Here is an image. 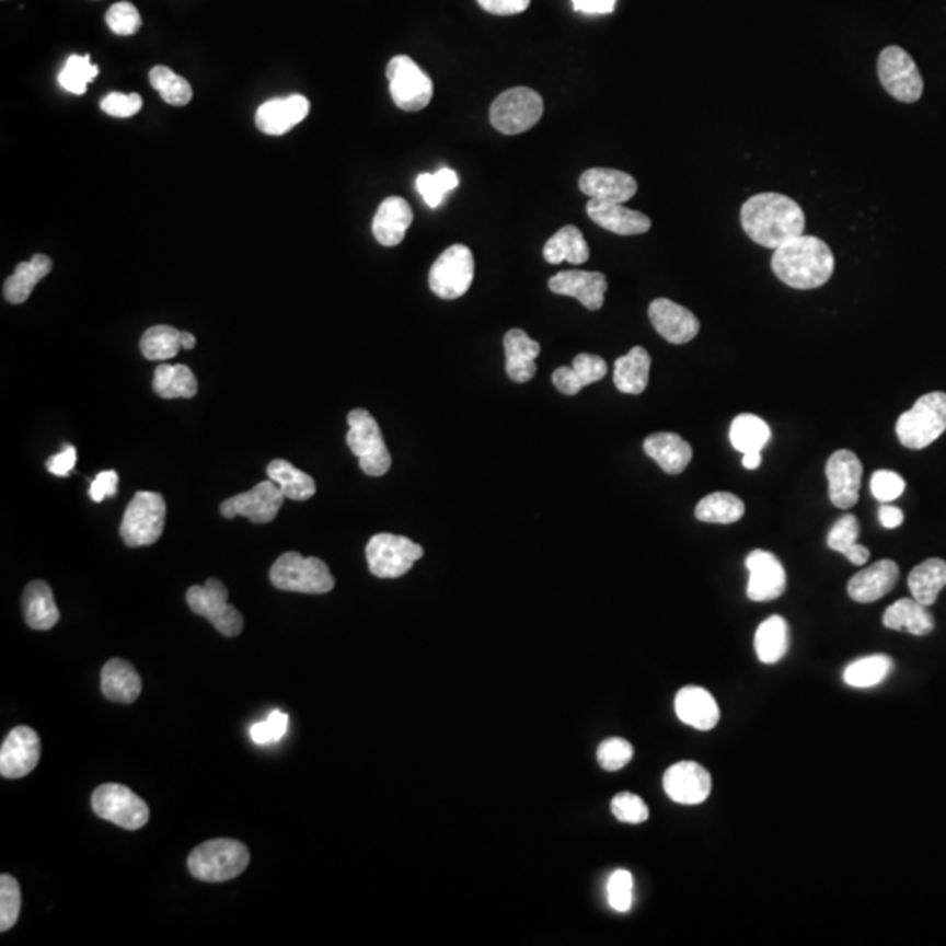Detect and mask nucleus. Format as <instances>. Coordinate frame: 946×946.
I'll return each instance as SVG.
<instances>
[{"instance_id": "1", "label": "nucleus", "mask_w": 946, "mask_h": 946, "mask_svg": "<svg viewBox=\"0 0 946 946\" xmlns=\"http://www.w3.org/2000/svg\"><path fill=\"white\" fill-rule=\"evenodd\" d=\"M741 227L755 244L776 250L805 232V212L782 193H759L741 206Z\"/></svg>"}, {"instance_id": "2", "label": "nucleus", "mask_w": 946, "mask_h": 946, "mask_svg": "<svg viewBox=\"0 0 946 946\" xmlns=\"http://www.w3.org/2000/svg\"><path fill=\"white\" fill-rule=\"evenodd\" d=\"M771 268L791 288H820L832 277L834 254L819 236L803 233L776 247Z\"/></svg>"}, {"instance_id": "3", "label": "nucleus", "mask_w": 946, "mask_h": 946, "mask_svg": "<svg viewBox=\"0 0 946 946\" xmlns=\"http://www.w3.org/2000/svg\"><path fill=\"white\" fill-rule=\"evenodd\" d=\"M250 850L239 840L204 841L188 855V869L197 880L219 884L242 875L250 864Z\"/></svg>"}, {"instance_id": "4", "label": "nucleus", "mask_w": 946, "mask_h": 946, "mask_svg": "<svg viewBox=\"0 0 946 946\" xmlns=\"http://www.w3.org/2000/svg\"><path fill=\"white\" fill-rule=\"evenodd\" d=\"M946 431V393L933 391L899 416L896 435L908 449H925Z\"/></svg>"}, {"instance_id": "5", "label": "nucleus", "mask_w": 946, "mask_h": 946, "mask_svg": "<svg viewBox=\"0 0 946 946\" xmlns=\"http://www.w3.org/2000/svg\"><path fill=\"white\" fill-rule=\"evenodd\" d=\"M270 582L280 591L303 595H326L335 587V578L320 557H303L298 552H285L270 568Z\"/></svg>"}, {"instance_id": "6", "label": "nucleus", "mask_w": 946, "mask_h": 946, "mask_svg": "<svg viewBox=\"0 0 946 946\" xmlns=\"http://www.w3.org/2000/svg\"><path fill=\"white\" fill-rule=\"evenodd\" d=\"M166 505L160 493L139 491L123 516L119 534L128 547H148L158 542L165 528Z\"/></svg>"}, {"instance_id": "7", "label": "nucleus", "mask_w": 946, "mask_h": 946, "mask_svg": "<svg viewBox=\"0 0 946 946\" xmlns=\"http://www.w3.org/2000/svg\"><path fill=\"white\" fill-rule=\"evenodd\" d=\"M347 446L358 458L359 466L370 477H381L391 469V454L382 438L376 417L365 408H355L347 416Z\"/></svg>"}, {"instance_id": "8", "label": "nucleus", "mask_w": 946, "mask_h": 946, "mask_svg": "<svg viewBox=\"0 0 946 946\" xmlns=\"http://www.w3.org/2000/svg\"><path fill=\"white\" fill-rule=\"evenodd\" d=\"M543 116V99L531 88H510L491 104V125L505 136L531 130Z\"/></svg>"}, {"instance_id": "9", "label": "nucleus", "mask_w": 946, "mask_h": 946, "mask_svg": "<svg viewBox=\"0 0 946 946\" xmlns=\"http://www.w3.org/2000/svg\"><path fill=\"white\" fill-rule=\"evenodd\" d=\"M394 105L407 113L425 109L434 99V81L416 61L405 55L391 58L385 69Z\"/></svg>"}, {"instance_id": "10", "label": "nucleus", "mask_w": 946, "mask_h": 946, "mask_svg": "<svg viewBox=\"0 0 946 946\" xmlns=\"http://www.w3.org/2000/svg\"><path fill=\"white\" fill-rule=\"evenodd\" d=\"M186 601L193 612L206 618L221 633L233 638L242 633L244 618L228 603V589L218 578H209L204 586H192L186 592Z\"/></svg>"}, {"instance_id": "11", "label": "nucleus", "mask_w": 946, "mask_h": 946, "mask_svg": "<svg viewBox=\"0 0 946 946\" xmlns=\"http://www.w3.org/2000/svg\"><path fill=\"white\" fill-rule=\"evenodd\" d=\"M475 274L472 251L464 244L447 247L429 268V289L443 300H455L469 291Z\"/></svg>"}, {"instance_id": "12", "label": "nucleus", "mask_w": 946, "mask_h": 946, "mask_svg": "<svg viewBox=\"0 0 946 946\" xmlns=\"http://www.w3.org/2000/svg\"><path fill=\"white\" fill-rule=\"evenodd\" d=\"M423 547L400 534L379 533L367 543L368 568L379 578H399L423 557Z\"/></svg>"}, {"instance_id": "13", "label": "nucleus", "mask_w": 946, "mask_h": 946, "mask_svg": "<svg viewBox=\"0 0 946 946\" xmlns=\"http://www.w3.org/2000/svg\"><path fill=\"white\" fill-rule=\"evenodd\" d=\"M92 808L101 819L137 831L149 820V808L134 791L122 784H102L92 796Z\"/></svg>"}, {"instance_id": "14", "label": "nucleus", "mask_w": 946, "mask_h": 946, "mask_svg": "<svg viewBox=\"0 0 946 946\" xmlns=\"http://www.w3.org/2000/svg\"><path fill=\"white\" fill-rule=\"evenodd\" d=\"M878 78L887 93L904 104L919 101L924 92V79L915 60L899 46H889L880 53Z\"/></svg>"}, {"instance_id": "15", "label": "nucleus", "mask_w": 946, "mask_h": 946, "mask_svg": "<svg viewBox=\"0 0 946 946\" xmlns=\"http://www.w3.org/2000/svg\"><path fill=\"white\" fill-rule=\"evenodd\" d=\"M286 496L274 481L259 482L253 489L224 499L219 512L224 519L242 516L256 524H265L276 519Z\"/></svg>"}, {"instance_id": "16", "label": "nucleus", "mask_w": 946, "mask_h": 946, "mask_svg": "<svg viewBox=\"0 0 946 946\" xmlns=\"http://www.w3.org/2000/svg\"><path fill=\"white\" fill-rule=\"evenodd\" d=\"M826 475L832 505L843 510L854 507L863 484V463L857 454L846 449L834 452L826 464Z\"/></svg>"}, {"instance_id": "17", "label": "nucleus", "mask_w": 946, "mask_h": 946, "mask_svg": "<svg viewBox=\"0 0 946 946\" xmlns=\"http://www.w3.org/2000/svg\"><path fill=\"white\" fill-rule=\"evenodd\" d=\"M39 759V735L28 726L14 727L0 749V775L11 780L23 778L34 771Z\"/></svg>"}, {"instance_id": "18", "label": "nucleus", "mask_w": 946, "mask_h": 946, "mask_svg": "<svg viewBox=\"0 0 946 946\" xmlns=\"http://www.w3.org/2000/svg\"><path fill=\"white\" fill-rule=\"evenodd\" d=\"M665 793L679 805H701L712 793V776L694 761L677 762L662 778Z\"/></svg>"}, {"instance_id": "19", "label": "nucleus", "mask_w": 946, "mask_h": 946, "mask_svg": "<svg viewBox=\"0 0 946 946\" xmlns=\"http://www.w3.org/2000/svg\"><path fill=\"white\" fill-rule=\"evenodd\" d=\"M749 586L747 596L752 601H773L784 595L787 575L775 554L768 551H753L747 557Z\"/></svg>"}, {"instance_id": "20", "label": "nucleus", "mask_w": 946, "mask_h": 946, "mask_svg": "<svg viewBox=\"0 0 946 946\" xmlns=\"http://www.w3.org/2000/svg\"><path fill=\"white\" fill-rule=\"evenodd\" d=\"M648 320L654 330L674 346L688 344L700 333L696 315L668 298H657L648 305Z\"/></svg>"}, {"instance_id": "21", "label": "nucleus", "mask_w": 946, "mask_h": 946, "mask_svg": "<svg viewBox=\"0 0 946 946\" xmlns=\"http://www.w3.org/2000/svg\"><path fill=\"white\" fill-rule=\"evenodd\" d=\"M549 289L552 293L577 298L589 311H600L609 282L601 272L565 270L549 279Z\"/></svg>"}, {"instance_id": "22", "label": "nucleus", "mask_w": 946, "mask_h": 946, "mask_svg": "<svg viewBox=\"0 0 946 946\" xmlns=\"http://www.w3.org/2000/svg\"><path fill=\"white\" fill-rule=\"evenodd\" d=\"M311 102L303 95L279 96L259 105L256 127L267 136H285L307 118Z\"/></svg>"}, {"instance_id": "23", "label": "nucleus", "mask_w": 946, "mask_h": 946, "mask_svg": "<svg viewBox=\"0 0 946 946\" xmlns=\"http://www.w3.org/2000/svg\"><path fill=\"white\" fill-rule=\"evenodd\" d=\"M578 188L592 200L618 201L626 204L635 197L638 184L635 177L627 172L615 171V169H589L578 180Z\"/></svg>"}, {"instance_id": "24", "label": "nucleus", "mask_w": 946, "mask_h": 946, "mask_svg": "<svg viewBox=\"0 0 946 946\" xmlns=\"http://www.w3.org/2000/svg\"><path fill=\"white\" fill-rule=\"evenodd\" d=\"M586 210L587 216L598 227L618 233V235H642L653 227L647 215L638 212V210L627 209L626 206H622L618 201H601L591 198L587 201Z\"/></svg>"}, {"instance_id": "25", "label": "nucleus", "mask_w": 946, "mask_h": 946, "mask_svg": "<svg viewBox=\"0 0 946 946\" xmlns=\"http://www.w3.org/2000/svg\"><path fill=\"white\" fill-rule=\"evenodd\" d=\"M899 580V566L896 561H876L875 565L861 569L850 578L849 596L857 603H873L892 591Z\"/></svg>"}, {"instance_id": "26", "label": "nucleus", "mask_w": 946, "mask_h": 946, "mask_svg": "<svg viewBox=\"0 0 946 946\" xmlns=\"http://www.w3.org/2000/svg\"><path fill=\"white\" fill-rule=\"evenodd\" d=\"M674 712L683 724L700 731L714 729L720 720V710L715 697L706 689L696 685H688L677 692Z\"/></svg>"}, {"instance_id": "27", "label": "nucleus", "mask_w": 946, "mask_h": 946, "mask_svg": "<svg viewBox=\"0 0 946 946\" xmlns=\"http://www.w3.org/2000/svg\"><path fill=\"white\" fill-rule=\"evenodd\" d=\"M414 212L411 204L402 197H388L382 200L372 221L376 241L385 247L402 244L411 228Z\"/></svg>"}, {"instance_id": "28", "label": "nucleus", "mask_w": 946, "mask_h": 946, "mask_svg": "<svg viewBox=\"0 0 946 946\" xmlns=\"http://www.w3.org/2000/svg\"><path fill=\"white\" fill-rule=\"evenodd\" d=\"M505 347V372L510 377V381L530 382L537 373V364L534 359L540 355L539 342L524 332V330L514 328L507 332L504 338Z\"/></svg>"}, {"instance_id": "29", "label": "nucleus", "mask_w": 946, "mask_h": 946, "mask_svg": "<svg viewBox=\"0 0 946 946\" xmlns=\"http://www.w3.org/2000/svg\"><path fill=\"white\" fill-rule=\"evenodd\" d=\"M644 451L668 475H679L688 469L692 460L691 443L685 442L680 435L670 431L648 435L645 438Z\"/></svg>"}, {"instance_id": "30", "label": "nucleus", "mask_w": 946, "mask_h": 946, "mask_svg": "<svg viewBox=\"0 0 946 946\" xmlns=\"http://www.w3.org/2000/svg\"><path fill=\"white\" fill-rule=\"evenodd\" d=\"M101 689L107 700L130 705L140 696L142 680L130 662L114 657L102 668Z\"/></svg>"}, {"instance_id": "31", "label": "nucleus", "mask_w": 946, "mask_h": 946, "mask_svg": "<svg viewBox=\"0 0 946 946\" xmlns=\"http://www.w3.org/2000/svg\"><path fill=\"white\" fill-rule=\"evenodd\" d=\"M609 372V367L604 364V359L596 355L575 356L572 367H559L552 373V382L557 390L568 396L580 393L586 385L592 384L603 379Z\"/></svg>"}, {"instance_id": "32", "label": "nucleus", "mask_w": 946, "mask_h": 946, "mask_svg": "<svg viewBox=\"0 0 946 946\" xmlns=\"http://www.w3.org/2000/svg\"><path fill=\"white\" fill-rule=\"evenodd\" d=\"M23 613L28 627L35 631H48L60 621L51 587L44 580H34L23 592Z\"/></svg>"}, {"instance_id": "33", "label": "nucleus", "mask_w": 946, "mask_h": 946, "mask_svg": "<svg viewBox=\"0 0 946 946\" xmlns=\"http://www.w3.org/2000/svg\"><path fill=\"white\" fill-rule=\"evenodd\" d=\"M653 359L644 347H633L627 355L615 359L613 384L621 393L642 394L647 390Z\"/></svg>"}, {"instance_id": "34", "label": "nucleus", "mask_w": 946, "mask_h": 946, "mask_svg": "<svg viewBox=\"0 0 946 946\" xmlns=\"http://www.w3.org/2000/svg\"><path fill=\"white\" fill-rule=\"evenodd\" d=\"M884 626L893 631H907L910 635L925 636L934 630L933 613L915 598H902L890 604L884 613Z\"/></svg>"}, {"instance_id": "35", "label": "nucleus", "mask_w": 946, "mask_h": 946, "mask_svg": "<svg viewBox=\"0 0 946 946\" xmlns=\"http://www.w3.org/2000/svg\"><path fill=\"white\" fill-rule=\"evenodd\" d=\"M53 262L46 254H35L28 262L18 263L13 276H9L4 282V298L9 303H23L31 297L35 285L48 276L51 272Z\"/></svg>"}, {"instance_id": "36", "label": "nucleus", "mask_w": 946, "mask_h": 946, "mask_svg": "<svg viewBox=\"0 0 946 946\" xmlns=\"http://www.w3.org/2000/svg\"><path fill=\"white\" fill-rule=\"evenodd\" d=\"M543 258L551 265H559L563 262L582 265L589 259V245L577 227L566 224L545 242Z\"/></svg>"}, {"instance_id": "37", "label": "nucleus", "mask_w": 946, "mask_h": 946, "mask_svg": "<svg viewBox=\"0 0 946 946\" xmlns=\"http://www.w3.org/2000/svg\"><path fill=\"white\" fill-rule=\"evenodd\" d=\"M908 587L911 598H915L919 603L925 607L936 603L937 596L946 587V561L931 557L920 563L908 575Z\"/></svg>"}, {"instance_id": "38", "label": "nucleus", "mask_w": 946, "mask_h": 946, "mask_svg": "<svg viewBox=\"0 0 946 946\" xmlns=\"http://www.w3.org/2000/svg\"><path fill=\"white\" fill-rule=\"evenodd\" d=\"M153 390L158 396L165 400L193 399L198 391L197 377L186 365H158Z\"/></svg>"}, {"instance_id": "39", "label": "nucleus", "mask_w": 946, "mask_h": 946, "mask_svg": "<svg viewBox=\"0 0 946 946\" xmlns=\"http://www.w3.org/2000/svg\"><path fill=\"white\" fill-rule=\"evenodd\" d=\"M755 654L764 665H775L788 650V624L780 615H771L755 631Z\"/></svg>"}, {"instance_id": "40", "label": "nucleus", "mask_w": 946, "mask_h": 946, "mask_svg": "<svg viewBox=\"0 0 946 946\" xmlns=\"http://www.w3.org/2000/svg\"><path fill=\"white\" fill-rule=\"evenodd\" d=\"M858 533H861V524H858L857 517L846 514L832 524L828 534V547L841 552L854 565H866L872 552L857 543Z\"/></svg>"}, {"instance_id": "41", "label": "nucleus", "mask_w": 946, "mask_h": 946, "mask_svg": "<svg viewBox=\"0 0 946 946\" xmlns=\"http://www.w3.org/2000/svg\"><path fill=\"white\" fill-rule=\"evenodd\" d=\"M267 475L270 481L276 482L282 491V495L293 501H303L315 495V482L309 473L295 469L293 464L286 460H274L267 466Z\"/></svg>"}, {"instance_id": "42", "label": "nucleus", "mask_w": 946, "mask_h": 946, "mask_svg": "<svg viewBox=\"0 0 946 946\" xmlns=\"http://www.w3.org/2000/svg\"><path fill=\"white\" fill-rule=\"evenodd\" d=\"M729 440L736 451L745 452L761 451L771 440V429L766 420L753 414H740L736 416L729 429Z\"/></svg>"}, {"instance_id": "43", "label": "nucleus", "mask_w": 946, "mask_h": 946, "mask_svg": "<svg viewBox=\"0 0 946 946\" xmlns=\"http://www.w3.org/2000/svg\"><path fill=\"white\" fill-rule=\"evenodd\" d=\"M697 521L712 522V524H732L740 521L745 514L743 499L732 493H712L705 496L696 505Z\"/></svg>"}, {"instance_id": "44", "label": "nucleus", "mask_w": 946, "mask_h": 946, "mask_svg": "<svg viewBox=\"0 0 946 946\" xmlns=\"http://www.w3.org/2000/svg\"><path fill=\"white\" fill-rule=\"evenodd\" d=\"M893 670V661L889 656L875 654V656L861 657L857 661L846 666L843 680L846 685L855 689L875 688L884 682Z\"/></svg>"}, {"instance_id": "45", "label": "nucleus", "mask_w": 946, "mask_h": 946, "mask_svg": "<svg viewBox=\"0 0 946 946\" xmlns=\"http://www.w3.org/2000/svg\"><path fill=\"white\" fill-rule=\"evenodd\" d=\"M181 347L183 346H181L180 330L165 326V324L151 326L140 338V353L151 361H166V359L175 358Z\"/></svg>"}, {"instance_id": "46", "label": "nucleus", "mask_w": 946, "mask_h": 946, "mask_svg": "<svg viewBox=\"0 0 946 946\" xmlns=\"http://www.w3.org/2000/svg\"><path fill=\"white\" fill-rule=\"evenodd\" d=\"M149 83L157 90L158 95L162 96L163 101L175 107H183L189 104L193 99L192 84L183 78L175 74L174 70L165 66H157L149 72Z\"/></svg>"}, {"instance_id": "47", "label": "nucleus", "mask_w": 946, "mask_h": 946, "mask_svg": "<svg viewBox=\"0 0 946 946\" xmlns=\"http://www.w3.org/2000/svg\"><path fill=\"white\" fill-rule=\"evenodd\" d=\"M417 192L426 206L437 209L442 204L447 193L460 186V177L452 169H440L435 174H419L416 180Z\"/></svg>"}, {"instance_id": "48", "label": "nucleus", "mask_w": 946, "mask_h": 946, "mask_svg": "<svg viewBox=\"0 0 946 946\" xmlns=\"http://www.w3.org/2000/svg\"><path fill=\"white\" fill-rule=\"evenodd\" d=\"M99 76V67L93 66L90 60V55H72L67 60L66 67L61 69L58 76V83L61 88H66L67 92L74 95H84L88 84L95 81Z\"/></svg>"}, {"instance_id": "49", "label": "nucleus", "mask_w": 946, "mask_h": 946, "mask_svg": "<svg viewBox=\"0 0 946 946\" xmlns=\"http://www.w3.org/2000/svg\"><path fill=\"white\" fill-rule=\"evenodd\" d=\"M22 911V890L14 876H0V931L8 933L16 925Z\"/></svg>"}, {"instance_id": "50", "label": "nucleus", "mask_w": 946, "mask_h": 946, "mask_svg": "<svg viewBox=\"0 0 946 946\" xmlns=\"http://www.w3.org/2000/svg\"><path fill=\"white\" fill-rule=\"evenodd\" d=\"M105 23L113 34L134 35L139 32L142 18H140L136 5L130 4V2H118V4L111 5L109 11L105 13Z\"/></svg>"}, {"instance_id": "51", "label": "nucleus", "mask_w": 946, "mask_h": 946, "mask_svg": "<svg viewBox=\"0 0 946 946\" xmlns=\"http://www.w3.org/2000/svg\"><path fill=\"white\" fill-rule=\"evenodd\" d=\"M633 759V747L622 738H609L598 749V762L607 771H619Z\"/></svg>"}, {"instance_id": "52", "label": "nucleus", "mask_w": 946, "mask_h": 946, "mask_svg": "<svg viewBox=\"0 0 946 946\" xmlns=\"http://www.w3.org/2000/svg\"><path fill=\"white\" fill-rule=\"evenodd\" d=\"M612 814L619 822L642 823L648 819V806L636 794L621 793L612 799Z\"/></svg>"}, {"instance_id": "53", "label": "nucleus", "mask_w": 946, "mask_h": 946, "mask_svg": "<svg viewBox=\"0 0 946 946\" xmlns=\"http://www.w3.org/2000/svg\"><path fill=\"white\" fill-rule=\"evenodd\" d=\"M289 717L280 710H274L267 720L251 727V740L256 745H270L279 741L288 731Z\"/></svg>"}, {"instance_id": "54", "label": "nucleus", "mask_w": 946, "mask_h": 946, "mask_svg": "<svg viewBox=\"0 0 946 946\" xmlns=\"http://www.w3.org/2000/svg\"><path fill=\"white\" fill-rule=\"evenodd\" d=\"M609 902L613 910L619 913L630 911L633 902V876L626 869H618L612 873L609 880Z\"/></svg>"}, {"instance_id": "55", "label": "nucleus", "mask_w": 946, "mask_h": 946, "mask_svg": "<svg viewBox=\"0 0 946 946\" xmlns=\"http://www.w3.org/2000/svg\"><path fill=\"white\" fill-rule=\"evenodd\" d=\"M904 487H907V482L899 473L890 472V470H878V472L873 473L872 495L881 504L898 499L904 493Z\"/></svg>"}, {"instance_id": "56", "label": "nucleus", "mask_w": 946, "mask_h": 946, "mask_svg": "<svg viewBox=\"0 0 946 946\" xmlns=\"http://www.w3.org/2000/svg\"><path fill=\"white\" fill-rule=\"evenodd\" d=\"M101 109L114 118H130L142 109V96L137 93H109L101 102Z\"/></svg>"}, {"instance_id": "57", "label": "nucleus", "mask_w": 946, "mask_h": 946, "mask_svg": "<svg viewBox=\"0 0 946 946\" xmlns=\"http://www.w3.org/2000/svg\"><path fill=\"white\" fill-rule=\"evenodd\" d=\"M118 473L114 472V470L99 473L95 481L92 482V486H90V498L95 504H101L105 498H113L116 495V491H118Z\"/></svg>"}, {"instance_id": "58", "label": "nucleus", "mask_w": 946, "mask_h": 946, "mask_svg": "<svg viewBox=\"0 0 946 946\" xmlns=\"http://www.w3.org/2000/svg\"><path fill=\"white\" fill-rule=\"evenodd\" d=\"M484 11L498 16H512V14L524 13L530 8L531 0H477Z\"/></svg>"}, {"instance_id": "59", "label": "nucleus", "mask_w": 946, "mask_h": 946, "mask_svg": "<svg viewBox=\"0 0 946 946\" xmlns=\"http://www.w3.org/2000/svg\"><path fill=\"white\" fill-rule=\"evenodd\" d=\"M76 460H78V452H76L74 446H66L61 449V452L51 455V458L46 461V469H48L53 475H57V477H67L70 470L74 469Z\"/></svg>"}, {"instance_id": "60", "label": "nucleus", "mask_w": 946, "mask_h": 946, "mask_svg": "<svg viewBox=\"0 0 946 946\" xmlns=\"http://www.w3.org/2000/svg\"><path fill=\"white\" fill-rule=\"evenodd\" d=\"M577 13L584 14H610L615 9L618 0H572Z\"/></svg>"}, {"instance_id": "61", "label": "nucleus", "mask_w": 946, "mask_h": 946, "mask_svg": "<svg viewBox=\"0 0 946 946\" xmlns=\"http://www.w3.org/2000/svg\"><path fill=\"white\" fill-rule=\"evenodd\" d=\"M878 519H880L884 528L893 530V528H899L902 524L904 514H902L901 508L893 507V505H881L880 510H878Z\"/></svg>"}, {"instance_id": "62", "label": "nucleus", "mask_w": 946, "mask_h": 946, "mask_svg": "<svg viewBox=\"0 0 946 946\" xmlns=\"http://www.w3.org/2000/svg\"><path fill=\"white\" fill-rule=\"evenodd\" d=\"M741 461H743L745 469L758 470L762 463L761 451L745 452L743 460Z\"/></svg>"}, {"instance_id": "63", "label": "nucleus", "mask_w": 946, "mask_h": 946, "mask_svg": "<svg viewBox=\"0 0 946 946\" xmlns=\"http://www.w3.org/2000/svg\"><path fill=\"white\" fill-rule=\"evenodd\" d=\"M195 344H197V338L193 337L192 333L181 332V346H183V349L192 350Z\"/></svg>"}]
</instances>
